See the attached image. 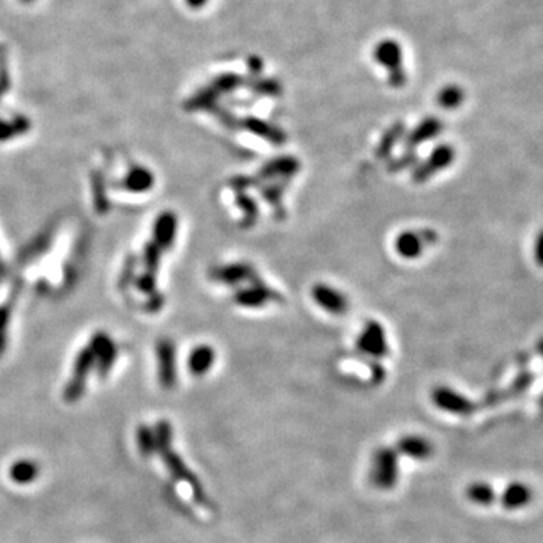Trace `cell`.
Segmentation results:
<instances>
[{"label":"cell","instance_id":"6da1fadb","mask_svg":"<svg viewBox=\"0 0 543 543\" xmlns=\"http://www.w3.org/2000/svg\"><path fill=\"white\" fill-rule=\"evenodd\" d=\"M157 452L160 455L163 464L166 465L169 474L175 480H178V482L186 483L194 494L195 503L198 505L204 507V509H208V507H210V503H208V498H207V494L204 491L203 485L199 483L198 477L192 473V471L186 466L183 459H181L177 452L172 450V443H169V446L159 447Z\"/></svg>","mask_w":543,"mask_h":543},{"label":"cell","instance_id":"7a4b0ae2","mask_svg":"<svg viewBox=\"0 0 543 543\" xmlns=\"http://www.w3.org/2000/svg\"><path fill=\"white\" fill-rule=\"evenodd\" d=\"M370 480L377 489L389 491L398 480V459L397 451L388 447L377 448L371 459Z\"/></svg>","mask_w":543,"mask_h":543},{"label":"cell","instance_id":"3957f363","mask_svg":"<svg viewBox=\"0 0 543 543\" xmlns=\"http://www.w3.org/2000/svg\"><path fill=\"white\" fill-rule=\"evenodd\" d=\"M356 349L370 359H384L389 355V346L384 326L377 320H368L356 338Z\"/></svg>","mask_w":543,"mask_h":543},{"label":"cell","instance_id":"277c9868","mask_svg":"<svg viewBox=\"0 0 543 543\" xmlns=\"http://www.w3.org/2000/svg\"><path fill=\"white\" fill-rule=\"evenodd\" d=\"M234 304L243 308H261L267 304H281L284 301L276 290L262 283L260 276L253 278L248 287L239 288L234 293Z\"/></svg>","mask_w":543,"mask_h":543},{"label":"cell","instance_id":"5b68a950","mask_svg":"<svg viewBox=\"0 0 543 543\" xmlns=\"http://www.w3.org/2000/svg\"><path fill=\"white\" fill-rule=\"evenodd\" d=\"M456 160V150L450 143H441L434 148L430 156L420 163L412 172V180L415 183H425L429 178L436 175L438 172L447 169Z\"/></svg>","mask_w":543,"mask_h":543},{"label":"cell","instance_id":"8992f818","mask_svg":"<svg viewBox=\"0 0 543 543\" xmlns=\"http://www.w3.org/2000/svg\"><path fill=\"white\" fill-rule=\"evenodd\" d=\"M432 402L438 409L459 416H469L477 409V406L468 397L460 394L450 386H436L432 391Z\"/></svg>","mask_w":543,"mask_h":543},{"label":"cell","instance_id":"52a82bcc","mask_svg":"<svg viewBox=\"0 0 543 543\" xmlns=\"http://www.w3.org/2000/svg\"><path fill=\"white\" fill-rule=\"evenodd\" d=\"M301 171V162L294 156H281L269 160L255 175L257 187L272 180H292Z\"/></svg>","mask_w":543,"mask_h":543},{"label":"cell","instance_id":"ba28073f","mask_svg":"<svg viewBox=\"0 0 543 543\" xmlns=\"http://www.w3.org/2000/svg\"><path fill=\"white\" fill-rule=\"evenodd\" d=\"M311 297L314 302L323 308L324 311L331 313L332 315H344L349 311V299L347 296L341 293L340 290L333 288L332 285L319 283L313 285L311 288Z\"/></svg>","mask_w":543,"mask_h":543},{"label":"cell","instance_id":"9c48e42d","mask_svg":"<svg viewBox=\"0 0 543 543\" xmlns=\"http://www.w3.org/2000/svg\"><path fill=\"white\" fill-rule=\"evenodd\" d=\"M210 276L217 283L233 287L242 283H251L253 278L258 276V274L255 267L249 262H231V265L214 267L210 272Z\"/></svg>","mask_w":543,"mask_h":543},{"label":"cell","instance_id":"30bf717a","mask_svg":"<svg viewBox=\"0 0 543 543\" xmlns=\"http://www.w3.org/2000/svg\"><path fill=\"white\" fill-rule=\"evenodd\" d=\"M290 181L292 180H272V181H266V183H261L258 186L260 195L272 207L275 217L279 221H283L287 214L284 204H283V196H284V190L288 186Z\"/></svg>","mask_w":543,"mask_h":543},{"label":"cell","instance_id":"8fae6325","mask_svg":"<svg viewBox=\"0 0 543 543\" xmlns=\"http://www.w3.org/2000/svg\"><path fill=\"white\" fill-rule=\"evenodd\" d=\"M427 244L424 243L420 231H403L394 240L395 252L404 260H415L423 255Z\"/></svg>","mask_w":543,"mask_h":543},{"label":"cell","instance_id":"7c38bea8","mask_svg":"<svg viewBox=\"0 0 543 543\" xmlns=\"http://www.w3.org/2000/svg\"><path fill=\"white\" fill-rule=\"evenodd\" d=\"M442 129H443V124L441 123L439 118H427V120L421 121L411 133H407V136L404 138L406 150L415 151V148L423 142H427L433 138H436V136L442 132Z\"/></svg>","mask_w":543,"mask_h":543},{"label":"cell","instance_id":"4fadbf2b","mask_svg":"<svg viewBox=\"0 0 543 543\" xmlns=\"http://www.w3.org/2000/svg\"><path fill=\"white\" fill-rule=\"evenodd\" d=\"M533 501V489L524 482H513L501 494V504L505 510H519Z\"/></svg>","mask_w":543,"mask_h":543},{"label":"cell","instance_id":"5bb4252c","mask_svg":"<svg viewBox=\"0 0 543 543\" xmlns=\"http://www.w3.org/2000/svg\"><path fill=\"white\" fill-rule=\"evenodd\" d=\"M402 455L412 457L415 460H427L433 455V446L432 442L424 436H416V434H409V436H403L397 442V450Z\"/></svg>","mask_w":543,"mask_h":543},{"label":"cell","instance_id":"9a60e30c","mask_svg":"<svg viewBox=\"0 0 543 543\" xmlns=\"http://www.w3.org/2000/svg\"><path fill=\"white\" fill-rule=\"evenodd\" d=\"M242 125L252 134L260 136L261 139L270 142L272 145H275V147H281V145L287 141V136L283 130L269 123L258 120V118H246V120H243Z\"/></svg>","mask_w":543,"mask_h":543},{"label":"cell","instance_id":"2e32d148","mask_svg":"<svg viewBox=\"0 0 543 543\" xmlns=\"http://www.w3.org/2000/svg\"><path fill=\"white\" fill-rule=\"evenodd\" d=\"M216 353L212 346H198L192 350L189 356V370L192 371L195 376H204L208 370H210L214 364Z\"/></svg>","mask_w":543,"mask_h":543},{"label":"cell","instance_id":"e0dca14e","mask_svg":"<svg viewBox=\"0 0 543 543\" xmlns=\"http://www.w3.org/2000/svg\"><path fill=\"white\" fill-rule=\"evenodd\" d=\"M160 355V382L165 388H172L175 384V358L174 347L171 343H163L159 350Z\"/></svg>","mask_w":543,"mask_h":543},{"label":"cell","instance_id":"ac0fdd59","mask_svg":"<svg viewBox=\"0 0 543 543\" xmlns=\"http://www.w3.org/2000/svg\"><path fill=\"white\" fill-rule=\"evenodd\" d=\"M235 205H237L243 216L240 221L242 228L248 230L257 223L260 208L257 205L255 199H253L251 195H248L246 192H235Z\"/></svg>","mask_w":543,"mask_h":543},{"label":"cell","instance_id":"d6986e66","mask_svg":"<svg viewBox=\"0 0 543 543\" xmlns=\"http://www.w3.org/2000/svg\"><path fill=\"white\" fill-rule=\"evenodd\" d=\"M466 500L477 505H491L496 500L495 489L485 482H475L466 486L465 489Z\"/></svg>","mask_w":543,"mask_h":543},{"label":"cell","instance_id":"ffe728a7","mask_svg":"<svg viewBox=\"0 0 543 543\" xmlns=\"http://www.w3.org/2000/svg\"><path fill=\"white\" fill-rule=\"evenodd\" d=\"M40 475V466L32 460H18L9 468V477L18 485H27Z\"/></svg>","mask_w":543,"mask_h":543},{"label":"cell","instance_id":"44dd1931","mask_svg":"<svg viewBox=\"0 0 543 543\" xmlns=\"http://www.w3.org/2000/svg\"><path fill=\"white\" fill-rule=\"evenodd\" d=\"M403 132H404V125L402 123L394 124L391 129H388L385 132V134L382 136V139H380L377 148H376L377 159L384 160V159L389 157V154H391V151L394 150L395 143L402 139Z\"/></svg>","mask_w":543,"mask_h":543},{"label":"cell","instance_id":"7402d4cb","mask_svg":"<svg viewBox=\"0 0 543 543\" xmlns=\"http://www.w3.org/2000/svg\"><path fill=\"white\" fill-rule=\"evenodd\" d=\"M175 230H177V219L175 216L172 213H166L163 214L159 222H157V239H159V243L163 244V246H171L172 240H174V235H175Z\"/></svg>","mask_w":543,"mask_h":543},{"label":"cell","instance_id":"603a6c76","mask_svg":"<svg viewBox=\"0 0 543 543\" xmlns=\"http://www.w3.org/2000/svg\"><path fill=\"white\" fill-rule=\"evenodd\" d=\"M464 98H465L464 90H462L459 86H447L439 93L438 103L441 107L452 111V109H456L464 103Z\"/></svg>","mask_w":543,"mask_h":543},{"label":"cell","instance_id":"cb8c5ba5","mask_svg":"<svg viewBox=\"0 0 543 543\" xmlns=\"http://www.w3.org/2000/svg\"><path fill=\"white\" fill-rule=\"evenodd\" d=\"M138 446L143 457H151L156 452V436L147 425H141L138 429Z\"/></svg>","mask_w":543,"mask_h":543},{"label":"cell","instance_id":"d4e9b609","mask_svg":"<svg viewBox=\"0 0 543 543\" xmlns=\"http://www.w3.org/2000/svg\"><path fill=\"white\" fill-rule=\"evenodd\" d=\"M416 160H418V156H416L415 151H411V150H406L400 157H397L394 160L389 162V172H400V171H404L407 168H412Z\"/></svg>","mask_w":543,"mask_h":543},{"label":"cell","instance_id":"484cf974","mask_svg":"<svg viewBox=\"0 0 543 543\" xmlns=\"http://www.w3.org/2000/svg\"><path fill=\"white\" fill-rule=\"evenodd\" d=\"M230 187L234 192H246L249 187H257L255 177H246V175H235L230 180Z\"/></svg>","mask_w":543,"mask_h":543},{"label":"cell","instance_id":"4316f807","mask_svg":"<svg viewBox=\"0 0 543 543\" xmlns=\"http://www.w3.org/2000/svg\"><path fill=\"white\" fill-rule=\"evenodd\" d=\"M533 258H534V262H536L539 267L543 269V228L539 231L536 239H534Z\"/></svg>","mask_w":543,"mask_h":543},{"label":"cell","instance_id":"83f0119b","mask_svg":"<svg viewBox=\"0 0 543 543\" xmlns=\"http://www.w3.org/2000/svg\"><path fill=\"white\" fill-rule=\"evenodd\" d=\"M533 382V376L531 375H521L518 379L514 380L513 385H512V389L514 393H524L525 389H527L530 386V384Z\"/></svg>","mask_w":543,"mask_h":543},{"label":"cell","instance_id":"f1b7e54d","mask_svg":"<svg viewBox=\"0 0 543 543\" xmlns=\"http://www.w3.org/2000/svg\"><path fill=\"white\" fill-rule=\"evenodd\" d=\"M536 350H537V353H539L540 356H543V338H540V340L537 341V344H536Z\"/></svg>","mask_w":543,"mask_h":543},{"label":"cell","instance_id":"f546056e","mask_svg":"<svg viewBox=\"0 0 543 543\" xmlns=\"http://www.w3.org/2000/svg\"><path fill=\"white\" fill-rule=\"evenodd\" d=\"M189 2H190V3H194V5H198V3L204 2V0H189Z\"/></svg>","mask_w":543,"mask_h":543}]
</instances>
